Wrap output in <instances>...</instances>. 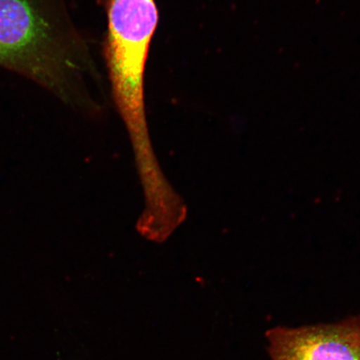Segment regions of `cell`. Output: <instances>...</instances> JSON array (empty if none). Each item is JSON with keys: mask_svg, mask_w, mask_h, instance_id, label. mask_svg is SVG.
I'll list each match as a JSON object with an SVG mask.
<instances>
[{"mask_svg": "<svg viewBox=\"0 0 360 360\" xmlns=\"http://www.w3.org/2000/svg\"><path fill=\"white\" fill-rule=\"evenodd\" d=\"M272 360H360V317L266 333Z\"/></svg>", "mask_w": 360, "mask_h": 360, "instance_id": "3", "label": "cell"}, {"mask_svg": "<svg viewBox=\"0 0 360 360\" xmlns=\"http://www.w3.org/2000/svg\"><path fill=\"white\" fill-rule=\"evenodd\" d=\"M105 60L112 97L141 160L152 157L146 120V67L159 22L155 0H106Z\"/></svg>", "mask_w": 360, "mask_h": 360, "instance_id": "2", "label": "cell"}, {"mask_svg": "<svg viewBox=\"0 0 360 360\" xmlns=\"http://www.w3.org/2000/svg\"><path fill=\"white\" fill-rule=\"evenodd\" d=\"M62 0H0V68L79 102L81 48Z\"/></svg>", "mask_w": 360, "mask_h": 360, "instance_id": "1", "label": "cell"}]
</instances>
